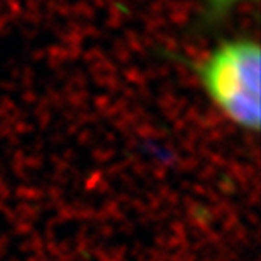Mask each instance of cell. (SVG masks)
<instances>
[{"label": "cell", "instance_id": "1", "mask_svg": "<svg viewBox=\"0 0 261 261\" xmlns=\"http://www.w3.org/2000/svg\"><path fill=\"white\" fill-rule=\"evenodd\" d=\"M189 64L206 96L228 121L244 130H260L261 49L255 39H226Z\"/></svg>", "mask_w": 261, "mask_h": 261}, {"label": "cell", "instance_id": "2", "mask_svg": "<svg viewBox=\"0 0 261 261\" xmlns=\"http://www.w3.org/2000/svg\"><path fill=\"white\" fill-rule=\"evenodd\" d=\"M245 2V0H206L203 13L199 19V28L211 29L224 20L226 13L231 10L233 5Z\"/></svg>", "mask_w": 261, "mask_h": 261}]
</instances>
